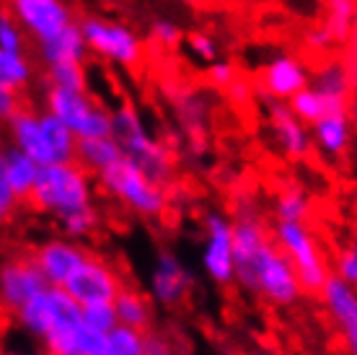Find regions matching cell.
<instances>
[{"label":"cell","instance_id":"ee69618b","mask_svg":"<svg viewBox=\"0 0 357 355\" xmlns=\"http://www.w3.org/2000/svg\"><path fill=\"white\" fill-rule=\"evenodd\" d=\"M16 205H18L16 197L0 195V226H3V223H8L10 218H13V213H16Z\"/></svg>","mask_w":357,"mask_h":355},{"label":"cell","instance_id":"8fae6325","mask_svg":"<svg viewBox=\"0 0 357 355\" xmlns=\"http://www.w3.org/2000/svg\"><path fill=\"white\" fill-rule=\"evenodd\" d=\"M8 6L21 29L36 42L50 39L75 21L73 8L65 0H8Z\"/></svg>","mask_w":357,"mask_h":355},{"label":"cell","instance_id":"277c9868","mask_svg":"<svg viewBox=\"0 0 357 355\" xmlns=\"http://www.w3.org/2000/svg\"><path fill=\"white\" fill-rule=\"evenodd\" d=\"M101 189L112 195L116 203H122L127 210H132L140 218H161L169 210V192L166 184L153 182L135 161L127 156L112 164L109 169L96 174Z\"/></svg>","mask_w":357,"mask_h":355},{"label":"cell","instance_id":"c3c4849f","mask_svg":"<svg viewBox=\"0 0 357 355\" xmlns=\"http://www.w3.org/2000/svg\"><path fill=\"white\" fill-rule=\"evenodd\" d=\"M178 3H181V6H199L202 0H178Z\"/></svg>","mask_w":357,"mask_h":355},{"label":"cell","instance_id":"f35d334b","mask_svg":"<svg viewBox=\"0 0 357 355\" xmlns=\"http://www.w3.org/2000/svg\"><path fill=\"white\" fill-rule=\"evenodd\" d=\"M207 78H210V83H213L215 89H228L233 80L238 78V71H236V65H233L231 60H218L210 62V71H207Z\"/></svg>","mask_w":357,"mask_h":355},{"label":"cell","instance_id":"e575fe53","mask_svg":"<svg viewBox=\"0 0 357 355\" xmlns=\"http://www.w3.org/2000/svg\"><path fill=\"white\" fill-rule=\"evenodd\" d=\"M331 273L342 277L344 283L357 288V241L352 239L342 249H337V254L331 259Z\"/></svg>","mask_w":357,"mask_h":355},{"label":"cell","instance_id":"60d3db41","mask_svg":"<svg viewBox=\"0 0 357 355\" xmlns=\"http://www.w3.org/2000/svg\"><path fill=\"white\" fill-rule=\"evenodd\" d=\"M169 353H171V340L163 338L161 332H148L145 329L143 355H169Z\"/></svg>","mask_w":357,"mask_h":355},{"label":"cell","instance_id":"ffe728a7","mask_svg":"<svg viewBox=\"0 0 357 355\" xmlns=\"http://www.w3.org/2000/svg\"><path fill=\"white\" fill-rule=\"evenodd\" d=\"M174 109L176 119L189 135V140L197 143L199 151H205V133H207V117H210V101L202 91L176 89L174 91Z\"/></svg>","mask_w":357,"mask_h":355},{"label":"cell","instance_id":"8d00e7d4","mask_svg":"<svg viewBox=\"0 0 357 355\" xmlns=\"http://www.w3.org/2000/svg\"><path fill=\"white\" fill-rule=\"evenodd\" d=\"M187 47L197 60L207 62V65L220 57V45H218V39H215L213 34H207V31H192V34L187 36Z\"/></svg>","mask_w":357,"mask_h":355},{"label":"cell","instance_id":"7c38bea8","mask_svg":"<svg viewBox=\"0 0 357 355\" xmlns=\"http://www.w3.org/2000/svg\"><path fill=\"white\" fill-rule=\"evenodd\" d=\"M63 288L78 303L114 301L119 288H122V280H119L116 270L109 262L89 254Z\"/></svg>","mask_w":357,"mask_h":355},{"label":"cell","instance_id":"6da1fadb","mask_svg":"<svg viewBox=\"0 0 357 355\" xmlns=\"http://www.w3.org/2000/svg\"><path fill=\"white\" fill-rule=\"evenodd\" d=\"M29 203L34 205L39 213L54 215L57 221L70 213H78L83 208H91L93 189H91L89 171L83 169L78 161L39 166Z\"/></svg>","mask_w":357,"mask_h":355},{"label":"cell","instance_id":"1f68e13d","mask_svg":"<svg viewBox=\"0 0 357 355\" xmlns=\"http://www.w3.org/2000/svg\"><path fill=\"white\" fill-rule=\"evenodd\" d=\"M47 78H50V86H63V89H75V91L89 89L86 68L78 60H63L47 65Z\"/></svg>","mask_w":357,"mask_h":355},{"label":"cell","instance_id":"7a4b0ae2","mask_svg":"<svg viewBox=\"0 0 357 355\" xmlns=\"http://www.w3.org/2000/svg\"><path fill=\"white\" fill-rule=\"evenodd\" d=\"M233 283L251 296H259L277 309H290L303 298V288L298 280L293 262L280 252L275 241L269 239L251 259V265L233 277Z\"/></svg>","mask_w":357,"mask_h":355},{"label":"cell","instance_id":"d6a6232c","mask_svg":"<svg viewBox=\"0 0 357 355\" xmlns=\"http://www.w3.org/2000/svg\"><path fill=\"white\" fill-rule=\"evenodd\" d=\"M60 226H63V231L68 239H75V241L89 239L98 226L96 208L91 205V208H83V210H78V213L65 215V218H60Z\"/></svg>","mask_w":357,"mask_h":355},{"label":"cell","instance_id":"8992f818","mask_svg":"<svg viewBox=\"0 0 357 355\" xmlns=\"http://www.w3.org/2000/svg\"><path fill=\"white\" fill-rule=\"evenodd\" d=\"M45 109L52 112L54 117H60L75 133V138L112 135V112L107 107L96 104L89 96V91L50 86L45 96Z\"/></svg>","mask_w":357,"mask_h":355},{"label":"cell","instance_id":"ac0fdd59","mask_svg":"<svg viewBox=\"0 0 357 355\" xmlns=\"http://www.w3.org/2000/svg\"><path fill=\"white\" fill-rule=\"evenodd\" d=\"M311 127L313 148L331 161L344 159L352 151L355 143V124L349 119L347 112H331V115L316 119Z\"/></svg>","mask_w":357,"mask_h":355},{"label":"cell","instance_id":"681fc988","mask_svg":"<svg viewBox=\"0 0 357 355\" xmlns=\"http://www.w3.org/2000/svg\"><path fill=\"white\" fill-rule=\"evenodd\" d=\"M349 153H352V161H355V169H357V140L352 143V151Z\"/></svg>","mask_w":357,"mask_h":355},{"label":"cell","instance_id":"7dc6e473","mask_svg":"<svg viewBox=\"0 0 357 355\" xmlns=\"http://www.w3.org/2000/svg\"><path fill=\"white\" fill-rule=\"evenodd\" d=\"M349 229H352V239L357 241V200L352 203V213H349Z\"/></svg>","mask_w":357,"mask_h":355},{"label":"cell","instance_id":"ab89813d","mask_svg":"<svg viewBox=\"0 0 357 355\" xmlns=\"http://www.w3.org/2000/svg\"><path fill=\"white\" fill-rule=\"evenodd\" d=\"M303 42L308 50H313V52H326V50H331V47L337 45L334 36H331V31L326 29V24H319V27L308 29V31L303 34Z\"/></svg>","mask_w":357,"mask_h":355},{"label":"cell","instance_id":"f546056e","mask_svg":"<svg viewBox=\"0 0 357 355\" xmlns=\"http://www.w3.org/2000/svg\"><path fill=\"white\" fill-rule=\"evenodd\" d=\"M311 215V197L301 187H287L275 197L277 221H305Z\"/></svg>","mask_w":357,"mask_h":355},{"label":"cell","instance_id":"30bf717a","mask_svg":"<svg viewBox=\"0 0 357 355\" xmlns=\"http://www.w3.org/2000/svg\"><path fill=\"white\" fill-rule=\"evenodd\" d=\"M202 267L215 285L233 283V221L218 210L205 215Z\"/></svg>","mask_w":357,"mask_h":355},{"label":"cell","instance_id":"5bb4252c","mask_svg":"<svg viewBox=\"0 0 357 355\" xmlns=\"http://www.w3.org/2000/svg\"><path fill=\"white\" fill-rule=\"evenodd\" d=\"M321 301L329 311L337 332H340L344 350L357 355V288L329 273L321 288Z\"/></svg>","mask_w":357,"mask_h":355},{"label":"cell","instance_id":"d4e9b609","mask_svg":"<svg viewBox=\"0 0 357 355\" xmlns=\"http://www.w3.org/2000/svg\"><path fill=\"white\" fill-rule=\"evenodd\" d=\"M313 89H319L326 96L342 99V101H349V96L355 94V80H352V73L344 62L340 60H329L326 65H321L319 71L311 75Z\"/></svg>","mask_w":357,"mask_h":355},{"label":"cell","instance_id":"d6986e66","mask_svg":"<svg viewBox=\"0 0 357 355\" xmlns=\"http://www.w3.org/2000/svg\"><path fill=\"white\" fill-rule=\"evenodd\" d=\"M8 135H10V145L21 148V151L26 153V156H31L39 166L52 164V153L47 148L45 130H42V122H39V115H36V112L16 109L13 117H8Z\"/></svg>","mask_w":357,"mask_h":355},{"label":"cell","instance_id":"3957f363","mask_svg":"<svg viewBox=\"0 0 357 355\" xmlns=\"http://www.w3.org/2000/svg\"><path fill=\"white\" fill-rule=\"evenodd\" d=\"M112 135L122 145V153L135 161L140 169L158 184H166L174 177V153L166 143L153 138L135 104L122 101L112 109Z\"/></svg>","mask_w":357,"mask_h":355},{"label":"cell","instance_id":"52a82bcc","mask_svg":"<svg viewBox=\"0 0 357 355\" xmlns=\"http://www.w3.org/2000/svg\"><path fill=\"white\" fill-rule=\"evenodd\" d=\"M81 24V31L86 36V45L98 57L114 62L119 68L132 71L143 62V42L127 24L107 21L98 16H86Z\"/></svg>","mask_w":357,"mask_h":355},{"label":"cell","instance_id":"484cf974","mask_svg":"<svg viewBox=\"0 0 357 355\" xmlns=\"http://www.w3.org/2000/svg\"><path fill=\"white\" fill-rule=\"evenodd\" d=\"M36 171H39V164L31 156H26L21 148L10 145L8 151H6V177H8V184L13 189V195L18 197V203L29 200Z\"/></svg>","mask_w":357,"mask_h":355},{"label":"cell","instance_id":"9a60e30c","mask_svg":"<svg viewBox=\"0 0 357 355\" xmlns=\"http://www.w3.org/2000/svg\"><path fill=\"white\" fill-rule=\"evenodd\" d=\"M192 283L195 280L189 275V270L171 249H161L155 254V265L151 273V298L158 306H166V309L181 306L192 291Z\"/></svg>","mask_w":357,"mask_h":355},{"label":"cell","instance_id":"603a6c76","mask_svg":"<svg viewBox=\"0 0 357 355\" xmlns=\"http://www.w3.org/2000/svg\"><path fill=\"white\" fill-rule=\"evenodd\" d=\"M287 104H290V109L295 112V117L303 119L305 124H313L316 119H321V117L331 115V112H347V107H349V101L326 96V94H321L319 89H313L311 83H308L305 89L298 91Z\"/></svg>","mask_w":357,"mask_h":355},{"label":"cell","instance_id":"4fadbf2b","mask_svg":"<svg viewBox=\"0 0 357 355\" xmlns=\"http://www.w3.org/2000/svg\"><path fill=\"white\" fill-rule=\"evenodd\" d=\"M47 277L36 267L34 257L8 259L0 265V306L10 314H16L29 298H34L39 291L47 288Z\"/></svg>","mask_w":357,"mask_h":355},{"label":"cell","instance_id":"9c48e42d","mask_svg":"<svg viewBox=\"0 0 357 355\" xmlns=\"http://www.w3.org/2000/svg\"><path fill=\"white\" fill-rule=\"evenodd\" d=\"M261 101L267 107V119H269V133L272 140L280 148V153L290 161H305L313 151L311 140V127L298 119L295 112L290 109L287 101H277L261 94Z\"/></svg>","mask_w":357,"mask_h":355},{"label":"cell","instance_id":"7402d4cb","mask_svg":"<svg viewBox=\"0 0 357 355\" xmlns=\"http://www.w3.org/2000/svg\"><path fill=\"white\" fill-rule=\"evenodd\" d=\"M122 145L116 143L114 135H98V138H78L75 145V161L81 164L86 171L101 174L104 169H109L112 164L122 159Z\"/></svg>","mask_w":357,"mask_h":355},{"label":"cell","instance_id":"5b68a950","mask_svg":"<svg viewBox=\"0 0 357 355\" xmlns=\"http://www.w3.org/2000/svg\"><path fill=\"white\" fill-rule=\"evenodd\" d=\"M272 241L293 262L303 294H321L331 267L324 257L319 236L305 226V221H277L272 229Z\"/></svg>","mask_w":357,"mask_h":355},{"label":"cell","instance_id":"2e32d148","mask_svg":"<svg viewBox=\"0 0 357 355\" xmlns=\"http://www.w3.org/2000/svg\"><path fill=\"white\" fill-rule=\"evenodd\" d=\"M89 254V249L81 247L75 239H52L36 247L34 262L42 270V275L47 277V283L63 288Z\"/></svg>","mask_w":357,"mask_h":355},{"label":"cell","instance_id":"83f0119b","mask_svg":"<svg viewBox=\"0 0 357 355\" xmlns=\"http://www.w3.org/2000/svg\"><path fill=\"white\" fill-rule=\"evenodd\" d=\"M326 29L331 31L334 42H347L355 34L357 27V0H326Z\"/></svg>","mask_w":357,"mask_h":355},{"label":"cell","instance_id":"ba28073f","mask_svg":"<svg viewBox=\"0 0 357 355\" xmlns=\"http://www.w3.org/2000/svg\"><path fill=\"white\" fill-rule=\"evenodd\" d=\"M47 306L50 324L42 338L45 350L52 355H75V338L83 327L81 303L60 285H47Z\"/></svg>","mask_w":357,"mask_h":355},{"label":"cell","instance_id":"4dcf8cb0","mask_svg":"<svg viewBox=\"0 0 357 355\" xmlns=\"http://www.w3.org/2000/svg\"><path fill=\"white\" fill-rule=\"evenodd\" d=\"M107 342H109V355H143L145 332L116 321L114 327L107 332Z\"/></svg>","mask_w":357,"mask_h":355},{"label":"cell","instance_id":"e0dca14e","mask_svg":"<svg viewBox=\"0 0 357 355\" xmlns=\"http://www.w3.org/2000/svg\"><path fill=\"white\" fill-rule=\"evenodd\" d=\"M311 73L295 55H277L261 71V94L277 101H290L301 89L308 86Z\"/></svg>","mask_w":357,"mask_h":355},{"label":"cell","instance_id":"bcb514c9","mask_svg":"<svg viewBox=\"0 0 357 355\" xmlns=\"http://www.w3.org/2000/svg\"><path fill=\"white\" fill-rule=\"evenodd\" d=\"M347 115H349V119H352V124L357 127V91L349 96V107H347Z\"/></svg>","mask_w":357,"mask_h":355},{"label":"cell","instance_id":"b9f144b4","mask_svg":"<svg viewBox=\"0 0 357 355\" xmlns=\"http://www.w3.org/2000/svg\"><path fill=\"white\" fill-rule=\"evenodd\" d=\"M225 94L231 96L233 104H249L251 96H254V89H251V83L246 78H236L231 86L225 89Z\"/></svg>","mask_w":357,"mask_h":355},{"label":"cell","instance_id":"f6af8a7d","mask_svg":"<svg viewBox=\"0 0 357 355\" xmlns=\"http://www.w3.org/2000/svg\"><path fill=\"white\" fill-rule=\"evenodd\" d=\"M0 195L16 197L13 195V189H10V184H8V177H6V151H0Z\"/></svg>","mask_w":357,"mask_h":355},{"label":"cell","instance_id":"836d02e7","mask_svg":"<svg viewBox=\"0 0 357 355\" xmlns=\"http://www.w3.org/2000/svg\"><path fill=\"white\" fill-rule=\"evenodd\" d=\"M81 317H83V324H89L91 329H96V332H104V335H107L109 329H112L116 321H119V319H116L114 301L81 303Z\"/></svg>","mask_w":357,"mask_h":355},{"label":"cell","instance_id":"44dd1931","mask_svg":"<svg viewBox=\"0 0 357 355\" xmlns=\"http://www.w3.org/2000/svg\"><path fill=\"white\" fill-rule=\"evenodd\" d=\"M36 45H39V57H42L45 65L63 62V60L86 62V55H89V45H86V36H83L78 21H73L63 31H57L50 39H42Z\"/></svg>","mask_w":357,"mask_h":355},{"label":"cell","instance_id":"cb8c5ba5","mask_svg":"<svg viewBox=\"0 0 357 355\" xmlns=\"http://www.w3.org/2000/svg\"><path fill=\"white\" fill-rule=\"evenodd\" d=\"M39 122H42V130H45L47 138V148L52 153V164H70L75 161V145H78V138L70 127L54 117L52 112H39Z\"/></svg>","mask_w":357,"mask_h":355},{"label":"cell","instance_id":"d590c367","mask_svg":"<svg viewBox=\"0 0 357 355\" xmlns=\"http://www.w3.org/2000/svg\"><path fill=\"white\" fill-rule=\"evenodd\" d=\"M24 47H26V31L13 18V13L0 10V50L24 52Z\"/></svg>","mask_w":357,"mask_h":355},{"label":"cell","instance_id":"7bdbcfd3","mask_svg":"<svg viewBox=\"0 0 357 355\" xmlns=\"http://www.w3.org/2000/svg\"><path fill=\"white\" fill-rule=\"evenodd\" d=\"M18 109V91L0 86V122H8V117Z\"/></svg>","mask_w":357,"mask_h":355},{"label":"cell","instance_id":"4316f807","mask_svg":"<svg viewBox=\"0 0 357 355\" xmlns=\"http://www.w3.org/2000/svg\"><path fill=\"white\" fill-rule=\"evenodd\" d=\"M114 309H116V319L122 321V324L137 327L143 329V332L151 329V321H153L151 301L143 294H137L132 288H119V294L114 298Z\"/></svg>","mask_w":357,"mask_h":355},{"label":"cell","instance_id":"74e56055","mask_svg":"<svg viewBox=\"0 0 357 355\" xmlns=\"http://www.w3.org/2000/svg\"><path fill=\"white\" fill-rule=\"evenodd\" d=\"M181 36H184V31H181L176 21H171V18H155L153 21L151 39L158 47H163V50H174L181 42Z\"/></svg>","mask_w":357,"mask_h":355},{"label":"cell","instance_id":"f1b7e54d","mask_svg":"<svg viewBox=\"0 0 357 355\" xmlns=\"http://www.w3.org/2000/svg\"><path fill=\"white\" fill-rule=\"evenodd\" d=\"M31 80V62L24 52H10L0 50V86L13 91H21Z\"/></svg>","mask_w":357,"mask_h":355}]
</instances>
